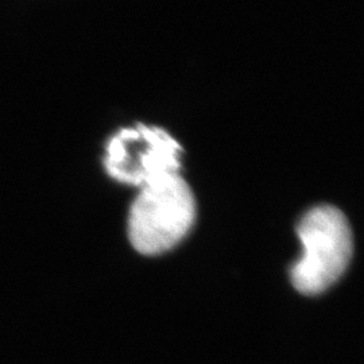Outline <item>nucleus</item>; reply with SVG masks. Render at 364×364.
I'll use <instances>...</instances> for the list:
<instances>
[{"label":"nucleus","mask_w":364,"mask_h":364,"mask_svg":"<svg viewBox=\"0 0 364 364\" xmlns=\"http://www.w3.org/2000/svg\"><path fill=\"white\" fill-rule=\"evenodd\" d=\"M196 220L192 189L180 174H170L141 188L129 215V236L144 255H158L176 247Z\"/></svg>","instance_id":"f257e3e1"},{"label":"nucleus","mask_w":364,"mask_h":364,"mask_svg":"<svg viewBox=\"0 0 364 364\" xmlns=\"http://www.w3.org/2000/svg\"><path fill=\"white\" fill-rule=\"evenodd\" d=\"M302 255L291 267L294 287L304 294H318L346 273L353 252L351 225L332 205L308 210L297 227Z\"/></svg>","instance_id":"f03ea898"},{"label":"nucleus","mask_w":364,"mask_h":364,"mask_svg":"<svg viewBox=\"0 0 364 364\" xmlns=\"http://www.w3.org/2000/svg\"><path fill=\"white\" fill-rule=\"evenodd\" d=\"M181 151V146L169 132L136 124L117 131L109 139L105 170L117 181L142 188L170 174H178Z\"/></svg>","instance_id":"7ed1b4c3"}]
</instances>
